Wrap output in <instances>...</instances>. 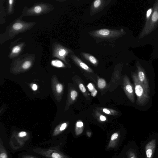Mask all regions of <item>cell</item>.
Segmentation results:
<instances>
[{
  "instance_id": "obj_1",
  "label": "cell",
  "mask_w": 158,
  "mask_h": 158,
  "mask_svg": "<svg viewBox=\"0 0 158 158\" xmlns=\"http://www.w3.org/2000/svg\"><path fill=\"white\" fill-rule=\"evenodd\" d=\"M126 33V32L122 28L119 29L102 28L91 31L88 34L93 38L97 43L104 42L110 43L113 45L116 40Z\"/></svg>"
},
{
  "instance_id": "obj_2",
  "label": "cell",
  "mask_w": 158,
  "mask_h": 158,
  "mask_svg": "<svg viewBox=\"0 0 158 158\" xmlns=\"http://www.w3.org/2000/svg\"><path fill=\"white\" fill-rule=\"evenodd\" d=\"M131 76L134 84L135 93L137 96L136 104L139 106H144L149 101V95L146 93L143 86L139 82L137 74L133 73Z\"/></svg>"
},
{
  "instance_id": "obj_3",
  "label": "cell",
  "mask_w": 158,
  "mask_h": 158,
  "mask_svg": "<svg viewBox=\"0 0 158 158\" xmlns=\"http://www.w3.org/2000/svg\"><path fill=\"white\" fill-rule=\"evenodd\" d=\"M158 26V0L155 2L153 13L149 19L146 21L145 25L140 34L139 38H142L154 30Z\"/></svg>"
},
{
  "instance_id": "obj_4",
  "label": "cell",
  "mask_w": 158,
  "mask_h": 158,
  "mask_svg": "<svg viewBox=\"0 0 158 158\" xmlns=\"http://www.w3.org/2000/svg\"><path fill=\"white\" fill-rule=\"evenodd\" d=\"M110 0H96L92 3L90 15L92 16L104 9L110 3Z\"/></svg>"
},
{
  "instance_id": "obj_5",
  "label": "cell",
  "mask_w": 158,
  "mask_h": 158,
  "mask_svg": "<svg viewBox=\"0 0 158 158\" xmlns=\"http://www.w3.org/2000/svg\"><path fill=\"white\" fill-rule=\"evenodd\" d=\"M137 68L138 79L143 86L146 93L149 95L150 88L149 82L145 71L143 68L138 63L137 64Z\"/></svg>"
},
{
  "instance_id": "obj_6",
  "label": "cell",
  "mask_w": 158,
  "mask_h": 158,
  "mask_svg": "<svg viewBox=\"0 0 158 158\" xmlns=\"http://www.w3.org/2000/svg\"><path fill=\"white\" fill-rule=\"evenodd\" d=\"M123 88L124 92L130 101L133 103L135 102L134 88L127 76L125 75L123 78Z\"/></svg>"
},
{
  "instance_id": "obj_7",
  "label": "cell",
  "mask_w": 158,
  "mask_h": 158,
  "mask_svg": "<svg viewBox=\"0 0 158 158\" xmlns=\"http://www.w3.org/2000/svg\"><path fill=\"white\" fill-rule=\"evenodd\" d=\"M33 150L46 158H64L63 156L57 150L39 148L33 149Z\"/></svg>"
},
{
  "instance_id": "obj_8",
  "label": "cell",
  "mask_w": 158,
  "mask_h": 158,
  "mask_svg": "<svg viewBox=\"0 0 158 158\" xmlns=\"http://www.w3.org/2000/svg\"><path fill=\"white\" fill-rule=\"evenodd\" d=\"M156 141L152 139L149 141L145 147L146 158H153L156 147Z\"/></svg>"
},
{
  "instance_id": "obj_9",
  "label": "cell",
  "mask_w": 158,
  "mask_h": 158,
  "mask_svg": "<svg viewBox=\"0 0 158 158\" xmlns=\"http://www.w3.org/2000/svg\"><path fill=\"white\" fill-rule=\"evenodd\" d=\"M71 57L74 62L81 69L89 73H92L93 70L77 56L73 54Z\"/></svg>"
},
{
  "instance_id": "obj_10",
  "label": "cell",
  "mask_w": 158,
  "mask_h": 158,
  "mask_svg": "<svg viewBox=\"0 0 158 158\" xmlns=\"http://www.w3.org/2000/svg\"><path fill=\"white\" fill-rule=\"evenodd\" d=\"M82 58L95 66H97L99 63L98 60L92 55L85 52H82L80 53Z\"/></svg>"
},
{
  "instance_id": "obj_11",
  "label": "cell",
  "mask_w": 158,
  "mask_h": 158,
  "mask_svg": "<svg viewBox=\"0 0 158 158\" xmlns=\"http://www.w3.org/2000/svg\"><path fill=\"white\" fill-rule=\"evenodd\" d=\"M71 52V51L70 49L62 47L58 50V56L65 61V57Z\"/></svg>"
},
{
  "instance_id": "obj_12",
  "label": "cell",
  "mask_w": 158,
  "mask_h": 158,
  "mask_svg": "<svg viewBox=\"0 0 158 158\" xmlns=\"http://www.w3.org/2000/svg\"><path fill=\"white\" fill-rule=\"evenodd\" d=\"M67 126V123H64L56 127L53 131L52 134L53 136L57 135L61 132L64 131L66 128Z\"/></svg>"
},
{
  "instance_id": "obj_13",
  "label": "cell",
  "mask_w": 158,
  "mask_h": 158,
  "mask_svg": "<svg viewBox=\"0 0 158 158\" xmlns=\"http://www.w3.org/2000/svg\"><path fill=\"white\" fill-rule=\"evenodd\" d=\"M0 158H8V153L1 139L0 141Z\"/></svg>"
},
{
  "instance_id": "obj_14",
  "label": "cell",
  "mask_w": 158,
  "mask_h": 158,
  "mask_svg": "<svg viewBox=\"0 0 158 158\" xmlns=\"http://www.w3.org/2000/svg\"><path fill=\"white\" fill-rule=\"evenodd\" d=\"M87 87L91 93V95L93 97H95L97 95L98 91L97 90L94 88L93 85L91 83H89L87 86Z\"/></svg>"
},
{
  "instance_id": "obj_15",
  "label": "cell",
  "mask_w": 158,
  "mask_h": 158,
  "mask_svg": "<svg viewBox=\"0 0 158 158\" xmlns=\"http://www.w3.org/2000/svg\"><path fill=\"white\" fill-rule=\"evenodd\" d=\"M51 64L52 66L58 68H62L65 66L63 63L59 60H52L51 62Z\"/></svg>"
},
{
  "instance_id": "obj_16",
  "label": "cell",
  "mask_w": 158,
  "mask_h": 158,
  "mask_svg": "<svg viewBox=\"0 0 158 158\" xmlns=\"http://www.w3.org/2000/svg\"><path fill=\"white\" fill-rule=\"evenodd\" d=\"M98 86L100 89L104 88L106 85L105 80L103 78H99L98 79L97 83Z\"/></svg>"
},
{
  "instance_id": "obj_17",
  "label": "cell",
  "mask_w": 158,
  "mask_h": 158,
  "mask_svg": "<svg viewBox=\"0 0 158 158\" xmlns=\"http://www.w3.org/2000/svg\"><path fill=\"white\" fill-rule=\"evenodd\" d=\"M23 27V24L19 23H14L12 26L13 29L15 30H19L22 29Z\"/></svg>"
},
{
  "instance_id": "obj_18",
  "label": "cell",
  "mask_w": 158,
  "mask_h": 158,
  "mask_svg": "<svg viewBox=\"0 0 158 158\" xmlns=\"http://www.w3.org/2000/svg\"><path fill=\"white\" fill-rule=\"evenodd\" d=\"M70 95L72 100L74 101L76 99L77 96V92L75 90H72L71 91Z\"/></svg>"
},
{
  "instance_id": "obj_19",
  "label": "cell",
  "mask_w": 158,
  "mask_h": 158,
  "mask_svg": "<svg viewBox=\"0 0 158 158\" xmlns=\"http://www.w3.org/2000/svg\"><path fill=\"white\" fill-rule=\"evenodd\" d=\"M31 65V63L29 61H25L22 65V68L23 69H26L29 68Z\"/></svg>"
},
{
  "instance_id": "obj_20",
  "label": "cell",
  "mask_w": 158,
  "mask_h": 158,
  "mask_svg": "<svg viewBox=\"0 0 158 158\" xmlns=\"http://www.w3.org/2000/svg\"><path fill=\"white\" fill-rule=\"evenodd\" d=\"M62 85L60 83L57 84L56 86V89L57 92L58 93H61L63 90Z\"/></svg>"
},
{
  "instance_id": "obj_21",
  "label": "cell",
  "mask_w": 158,
  "mask_h": 158,
  "mask_svg": "<svg viewBox=\"0 0 158 158\" xmlns=\"http://www.w3.org/2000/svg\"><path fill=\"white\" fill-rule=\"evenodd\" d=\"M102 111L105 113L108 114H112L115 111H113L112 110L109 109L107 108H103L102 109Z\"/></svg>"
},
{
  "instance_id": "obj_22",
  "label": "cell",
  "mask_w": 158,
  "mask_h": 158,
  "mask_svg": "<svg viewBox=\"0 0 158 158\" xmlns=\"http://www.w3.org/2000/svg\"><path fill=\"white\" fill-rule=\"evenodd\" d=\"M20 50V47L19 46H16L13 48L12 50V52L13 53H17L19 52Z\"/></svg>"
},
{
  "instance_id": "obj_23",
  "label": "cell",
  "mask_w": 158,
  "mask_h": 158,
  "mask_svg": "<svg viewBox=\"0 0 158 158\" xmlns=\"http://www.w3.org/2000/svg\"><path fill=\"white\" fill-rule=\"evenodd\" d=\"M152 9L151 8L147 10L146 15L147 21H148L151 15V14L152 12Z\"/></svg>"
},
{
  "instance_id": "obj_24",
  "label": "cell",
  "mask_w": 158,
  "mask_h": 158,
  "mask_svg": "<svg viewBox=\"0 0 158 158\" xmlns=\"http://www.w3.org/2000/svg\"><path fill=\"white\" fill-rule=\"evenodd\" d=\"M27 135V133L25 131H21L18 134V136L20 138H23Z\"/></svg>"
},
{
  "instance_id": "obj_25",
  "label": "cell",
  "mask_w": 158,
  "mask_h": 158,
  "mask_svg": "<svg viewBox=\"0 0 158 158\" xmlns=\"http://www.w3.org/2000/svg\"><path fill=\"white\" fill-rule=\"evenodd\" d=\"M41 10L42 8L39 6H36L34 8V11L36 13H40L41 11Z\"/></svg>"
},
{
  "instance_id": "obj_26",
  "label": "cell",
  "mask_w": 158,
  "mask_h": 158,
  "mask_svg": "<svg viewBox=\"0 0 158 158\" xmlns=\"http://www.w3.org/2000/svg\"><path fill=\"white\" fill-rule=\"evenodd\" d=\"M79 88L80 90L83 93H85L86 91V88L82 83H80L79 85Z\"/></svg>"
},
{
  "instance_id": "obj_27",
  "label": "cell",
  "mask_w": 158,
  "mask_h": 158,
  "mask_svg": "<svg viewBox=\"0 0 158 158\" xmlns=\"http://www.w3.org/2000/svg\"><path fill=\"white\" fill-rule=\"evenodd\" d=\"M118 136V133H116L113 134L111 136V140H114L117 138Z\"/></svg>"
},
{
  "instance_id": "obj_28",
  "label": "cell",
  "mask_w": 158,
  "mask_h": 158,
  "mask_svg": "<svg viewBox=\"0 0 158 158\" xmlns=\"http://www.w3.org/2000/svg\"><path fill=\"white\" fill-rule=\"evenodd\" d=\"M83 125V123L81 121H78L76 123V126L77 127H82Z\"/></svg>"
},
{
  "instance_id": "obj_29",
  "label": "cell",
  "mask_w": 158,
  "mask_h": 158,
  "mask_svg": "<svg viewBox=\"0 0 158 158\" xmlns=\"http://www.w3.org/2000/svg\"><path fill=\"white\" fill-rule=\"evenodd\" d=\"M22 158H37L34 156L28 155H24L22 156Z\"/></svg>"
},
{
  "instance_id": "obj_30",
  "label": "cell",
  "mask_w": 158,
  "mask_h": 158,
  "mask_svg": "<svg viewBox=\"0 0 158 158\" xmlns=\"http://www.w3.org/2000/svg\"><path fill=\"white\" fill-rule=\"evenodd\" d=\"M130 157L129 158H137L136 156L135 153L133 152H130L129 154Z\"/></svg>"
},
{
  "instance_id": "obj_31",
  "label": "cell",
  "mask_w": 158,
  "mask_h": 158,
  "mask_svg": "<svg viewBox=\"0 0 158 158\" xmlns=\"http://www.w3.org/2000/svg\"><path fill=\"white\" fill-rule=\"evenodd\" d=\"M99 118L101 121H104L106 120V118L104 115H101L99 117Z\"/></svg>"
},
{
  "instance_id": "obj_32",
  "label": "cell",
  "mask_w": 158,
  "mask_h": 158,
  "mask_svg": "<svg viewBox=\"0 0 158 158\" xmlns=\"http://www.w3.org/2000/svg\"><path fill=\"white\" fill-rule=\"evenodd\" d=\"M32 89L34 91L36 90L37 89V86L35 84H34L33 85Z\"/></svg>"
}]
</instances>
